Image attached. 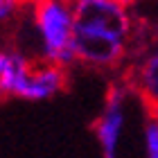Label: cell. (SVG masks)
I'll list each match as a JSON object with an SVG mask.
<instances>
[{
  "instance_id": "cell-1",
  "label": "cell",
  "mask_w": 158,
  "mask_h": 158,
  "mask_svg": "<svg viewBox=\"0 0 158 158\" xmlns=\"http://www.w3.org/2000/svg\"><path fill=\"white\" fill-rule=\"evenodd\" d=\"M32 23L39 34L41 59L66 68L75 59V14L73 0H36L32 2Z\"/></svg>"
},
{
  "instance_id": "cell-2",
  "label": "cell",
  "mask_w": 158,
  "mask_h": 158,
  "mask_svg": "<svg viewBox=\"0 0 158 158\" xmlns=\"http://www.w3.org/2000/svg\"><path fill=\"white\" fill-rule=\"evenodd\" d=\"M75 27L111 34L129 41L133 34V16L122 0H73Z\"/></svg>"
},
{
  "instance_id": "cell-3",
  "label": "cell",
  "mask_w": 158,
  "mask_h": 158,
  "mask_svg": "<svg viewBox=\"0 0 158 158\" xmlns=\"http://www.w3.org/2000/svg\"><path fill=\"white\" fill-rule=\"evenodd\" d=\"M127 43L129 41L115 39L104 32L75 27L73 50H75V59L81 63H88L93 68H113L124 59Z\"/></svg>"
},
{
  "instance_id": "cell-4",
  "label": "cell",
  "mask_w": 158,
  "mask_h": 158,
  "mask_svg": "<svg viewBox=\"0 0 158 158\" xmlns=\"http://www.w3.org/2000/svg\"><path fill=\"white\" fill-rule=\"evenodd\" d=\"M122 127H124V86L113 84L106 93L104 111L95 124V133L104 158H118Z\"/></svg>"
},
{
  "instance_id": "cell-5",
  "label": "cell",
  "mask_w": 158,
  "mask_h": 158,
  "mask_svg": "<svg viewBox=\"0 0 158 158\" xmlns=\"http://www.w3.org/2000/svg\"><path fill=\"white\" fill-rule=\"evenodd\" d=\"M63 88H66V68L54 66L50 61H41L32 66V73L27 77L25 86L20 88L18 97L39 102V99H48L56 95Z\"/></svg>"
},
{
  "instance_id": "cell-6",
  "label": "cell",
  "mask_w": 158,
  "mask_h": 158,
  "mask_svg": "<svg viewBox=\"0 0 158 158\" xmlns=\"http://www.w3.org/2000/svg\"><path fill=\"white\" fill-rule=\"evenodd\" d=\"M129 84L138 90L140 99L145 102V109L158 113V48L142 56V61L133 68Z\"/></svg>"
},
{
  "instance_id": "cell-7",
  "label": "cell",
  "mask_w": 158,
  "mask_h": 158,
  "mask_svg": "<svg viewBox=\"0 0 158 158\" xmlns=\"http://www.w3.org/2000/svg\"><path fill=\"white\" fill-rule=\"evenodd\" d=\"M147 124H145V145H147V158H158V113L147 111Z\"/></svg>"
},
{
  "instance_id": "cell-8",
  "label": "cell",
  "mask_w": 158,
  "mask_h": 158,
  "mask_svg": "<svg viewBox=\"0 0 158 158\" xmlns=\"http://www.w3.org/2000/svg\"><path fill=\"white\" fill-rule=\"evenodd\" d=\"M25 5H30V2L27 0H0V25L16 20Z\"/></svg>"
},
{
  "instance_id": "cell-9",
  "label": "cell",
  "mask_w": 158,
  "mask_h": 158,
  "mask_svg": "<svg viewBox=\"0 0 158 158\" xmlns=\"http://www.w3.org/2000/svg\"><path fill=\"white\" fill-rule=\"evenodd\" d=\"M122 2H127V5H131V2H135V0H122Z\"/></svg>"
},
{
  "instance_id": "cell-10",
  "label": "cell",
  "mask_w": 158,
  "mask_h": 158,
  "mask_svg": "<svg viewBox=\"0 0 158 158\" xmlns=\"http://www.w3.org/2000/svg\"><path fill=\"white\" fill-rule=\"evenodd\" d=\"M27 2H30V5H32V2H36V0H27Z\"/></svg>"
}]
</instances>
